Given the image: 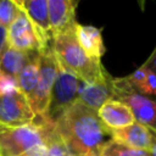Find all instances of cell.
Segmentation results:
<instances>
[{
	"label": "cell",
	"instance_id": "7c38bea8",
	"mask_svg": "<svg viewBox=\"0 0 156 156\" xmlns=\"http://www.w3.org/2000/svg\"><path fill=\"white\" fill-rule=\"evenodd\" d=\"M98 116L108 130H117L135 122L130 108L118 100H108L99 110Z\"/></svg>",
	"mask_w": 156,
	"mask_h": 156
},
{
	"label": "cell",
	"instance_id": "277c9868",
	"mask_svg": "<svg viewBox=\"0 0 156 156\" xmlns=\"http://www.w3.org/2000/svg\"><path fill=\"white\" fill-rule=\"evenodd\" d=\"M58 65L55 60L52 48L40 51L39 60V77L34 93L28 99L32 111L39 118H44L48 113L52 87L57 76Z\"/></svg>",
	"mask_w": 156,
	"mask_h": 156
},
{
	"label": "cell",
	"instance_id": "ffe728a7",
	"mask_svg": "<svg viewBox=\"0 0 156 156\" xmlns=\"http://www.w3.org/2000/svg\"><path fill=\"white\" fill-rule=\"evenodd\" d=\"M18 90L16 78L0 71V99Z\"/></svg>",
	"mask_w": 156,
	"mask_h": 156
},
{
	"label": "cell",
	"instance_id": "44dd1931",
	"mask_svg": "<svg viewBox=\"0 0 156 156\" xmlns=\"http://www.w3.org/2000/svg\"><path fill=\"white\" fill-rule=\"evenodd\" d=\"M140 94L143 95H154L156 96V74L151 71H147L145 82L141 87V89L139 90Z\"/></svg>",
	"mask_w": 156,
	"mask_h": 156
},
{
	"label": "cell",
	"instance_id": "8992f818",
	"mask_svg": "<svg viewBox=\"0 0 156 156\" xmlns=\"http://www.w3.org/2000/svg\"><path fill=\"white\" fill-rule=\"evenodd\" d=\"M79 79L72 73L58 66L57 76L52 87L48 113L44 118L55 123V121L76 101H78Z\"/></svg>",
	"mask_w": 156,
	"mask_h": 156
},
{
	"label": "cell",
	"instance_id": "d6986e66",
	"mask_svg": "<svg viewBox=\"0 0 156 156\" xmlns=\"http://www.w3.org/2000/svg\"><path fill=\"white\" fill-rule=\"evenodd\" d=\"M46 146H48L46 156H67L71 154L68 151L67 146L65 145V143L58 136L56 129H55L54 134L49 138V140L46 141Z\"/></svg>",
	"mask_w": 156,
	"mask_h": 156
},
{
	"label": "cell",
	"instance_id": "7a4b0ae2",
	"mask_svg": "<svg viewBox=\"0 0 156 156\" xmlns=\"http://www.w3.org/2000/svg\"><path fill=\"white\" fill-rule=\"evenodd\" d=\"M52 52L57 65L79 80L94 83L107 72L101 61L90 58L77 41L74 29L52 37Z\"/></svg>",
	"mask_w": 156,
	"mask_h": 156
},
{
	"label": "cell",
	"instance_id": "d4e9b609",
	"mask_svg": "<svg viewBox=\"0 0 156 156\" xmlns=\"http://www.w3.org/2000/svg\"><path fill=\"white\" fill-rule=\"evenodd\" d=\"M5 129H6V128H5L4 126H1V124H0V132H2V130H5Z\"/></svg>",
	"mask_w": 156,
	"mask_h": 156
},
{
	"label": "cell",
	"instance_id": "5bb4252c",
	"mask_svg": "<svg viewBox=\"0 0 156 156\" xmlns=\"http://www.w3.org/2000/svg\"><path fill=\"white\" fill-rule=\"evenodd\" d=\"M74 35L80 48L90 58L101 61V57L105 54V45L100 29L94 26L77 23L74 27Z\"/></svg>",
	"mask_w": 156,
	"mask_h": 156
},
{
	"label": "cell",
	"instance_id": "ba28073f",
	"mask_svg": "<svg viewBox=\"0 0 156 156\" xmlns=\"http://www.w3.org/2000/svg\"><path fill=\"white\" fill-rule=\"evenodd\" d=\"M35 118L27 98L18 90L0 99V124L5 128L29 124Z\"/></svg>",
	"mask_w": 156,
	"mask_h": 156
},
{
	"label": "cell",
	"instance_id": "30bf717a",
	"mask_svg": "<svg viewBox=\"0 0 156 156\" xmlns=\"http://www.w3.org/2000/svg\"><path fill=\"white\" fill-rule=\"evenodd\" d=\"M112 79L113 78L108 73H106L101 79L94 83H85L79 80L78 101L98 111L105 102L113 99Z\"/></svg>",
	"mask_w": 156,
	"mask_h": 156
},
{
	"label": "cell",
	"instance_id": "5b68a950",
	"mask_svg": "<svg viewBox=\"0 0 156 156\" xmlns=\"http://www.w3.org/2000/svg\"><path fill=\"white\" fill-rule=\"evenodd\" d=\"M112 87L113 99L127 105L136 122L147 127H156V99L154 100L140 94L127 82L124 77L113 78Z\"/></svg>",
	"mask_w": 156,
	"mask_h": 156
},
{
	"label": "cell",
	"instance_id": "603a6c76",
	"mask_svg": "<svg viewBox=\"0 0 156 156\" xmlns=\"http://www.w3.org/2000/svg\"><path fill=\"white\" fill-rule=\"evenodd\" d=\"M150 133H151V145L149 149V154L150 156H156V130L152 127H149Z\"/></svg>",
	"mask_w": 156,
	"mask_h": 156
},
{
	"label": "cell",
	"instance_id": "9a60e30c",
	"mask_svg": "<svg viewBox=\"0 0 156 156\" xmlns=\"http://www.w3.org/2000/svg\"><path fill=\"white\" fill-rule=\"evenodd\" d=\"M35 52H39V51H30V52L21 51L6 44L5 49L0 55V71L16 78Z\"/></svg>",
	"mask_w": 156,
	"mask_h": 156
},
{
	"label": "cell",
	"instance_id": "83f0119b",
	"mask_svg": "<svg viewBox=\"0 0 156 156\" xmlns=\"http://www.w3.org/2000/svg\"><path fill=\"white\" fill-rule=\"evenodd\" d=\"M152 128H155V130H156V127H152Z\"/></svg>",
	"mask_w": 156,
	"mask_h": 156
},
{
	"label": "cell",
	"instance_id": "2e32d148",
	"mask_svg": "<svg viewBox=\"0 0 156 156\" xmlns=\"http://www.w3.org/2000/svg\"><path fill=\"white\" fill-rule=\"evenodd\" d=\"M39 60H40V52H35L33 57L28 61V63L22 68V71L16 77L18 91L22 93L27 100L32 96V94L35 90L38 77H39Z\"/></svg>",
	"mask_w": 156,
	"mask_h": 156
},
{
	"label": "cell",
	"instance_id": "4fadbf2b",
	"mask_svg": "<svg viewBox=\"0 0 156 156\" xmlns=\"http://www.w3.org/2000/svg\"><path fill=\"white\" fill-rule=\"evenodd\" d=\"M111 139L129 147L149 151L151 145V133L147 126H144L139 122L124 127L117 130H110Z\"/></svg>",
	"mask_w": 156,
	"mask_h": 156
},
{
	"label": "cell",
	"instance_id": "3957f363",
	"mask_svg": "<svg viewBox=\"0 0 156 156\" xmlns=\"http://www.w3.org/2000/svg\"><path fill=\"white\" fill-rule=\"evenodd\" d=\"M55 132V123L39 118L33 123L0 132V156H21L32 147L46 143Z\"/></svg>",
	"mask_w": 156,
	"mask_h": 156
},
{
	"label": "cell",
	"instance_id": "52a82bcc",
	"mask_svg": "<svg viewBox=\"0 0 156 156\" xmlns=\"http://www.w3.org/2000/svg\"><path fill=\"white\" fill-rule=\"evenodd\" d=\"M15 2L29 20L38 39L40 51L51 48L52 34L49 22L48 0H15Z\"/></svg>",
	"mask_w": 156,
	"mask_h": 156
},
{
	"label": "cell",
	"instance_id": "8fae6325",
	"mask_svg": "<svg viewBox=\"0 0 156 156\" xmlns=\"http://www.w3.org/2000/svg\"><path fill=\"white\" fill-rule=\"evenodd\" d=\"M78 1L73 0H48L49 22L52 37L74 29L76 7Z\"/></svg>",
	"mask_w": 156,
	"mask_h": 156
},
{
	"label": "cell",
	"instance_id": "cb8c5ba5",
	"mask_svg": "<svg viewBox=\"0 0 156 156\" xmlns=\"http://www.w3.org/2000/svg\"><path fill=\"white\" fill-rule=\"evenodd\" d=\"M6 46V28L0 26V55Z\"/></svg>",
	"mask_w": 156,
	"mask_h": 156
},
{
	"label": "cell",
	"instance_id": "ac0fdd59",
	"mask_svg": "<svg viewBox=\"0 0 156 156\" xmlns=\"http://www.w3.org/2000/svg\"><path fill=\"white\" fill-rule=\"evenodd\" d=\"M20 7L12 0H0V26L7 28L17 17Z\"/></svg>",
	"mask_w": 156,
	"mask_h": 156
},
{
	"label": "cell",
	"instance_id": "4316f807",
	"mask_svg": "<svg viewBox=\"0 0 156 156\" xmlns=\"http://www.w3.org/2000/svg\"><path fill=\"white\" fill-rule=\"evenodd\" d=\"M21 156H26V155H24V154H23V155H21Z\"/></svg>",
	"mask_w": 156,
	"mask_h": 156
},
{
	"label": "cell",
	"instance_id": "6da1fadb",
	"mask_svg": "<svg viewBox=\"0 0 156 156\" xmlns=\"http://www.w3.org/2000/svg\"><path fill=\"white\" fill-rule=\"evenodd\" d=\"M55 129L68 151L76 156H99L102 145L111 139L98 111L76 101L56 121Z\"/></svg>",
	"mask_w": 156,
	"mask_h": 156
},
{
	"label": "cell",
	"instance_id": "7402d4cb",
	"mask_svg": "<svg viewBox=\"0 0 156 156\" xmlns=\"http://www.w3.org/2000/svg\"><path fill=\"white\" fill-rule=\"evenodd\" d=\"M143 66L156 74V46H155L154 51L151 52V55L147 57V60L143 63Z\"/></svg>",
	"mask_w": 156,
	"mask_h": 156
},
{
	"label": "cell",
	"instance_id": "484cf974",
	"mask_svg": "<svg viewBox=\"0 0 156 156\" xmlns=\"http://www.w3.org/2000/svg\"><path fill=\"white\" fill-rule=\"evenodd\" d=\"M67 156H76V155H73V154H69V155H67Z\"/></svg>",
	"mask_w": 156,
	"mask_h": 156
},
{
	"label": "cell",
	"instance_id": "9c48e42d",
	"mask_svg": "<svg viewBox=\"0 0 156 156\" xmlns=\"http://www.w3.org/2000/svg\"><path fill=\"white\" fill-rule=\"evenodd\" d=\"M6 44L16 50L27 52H40V46L32 28V24L21 9L17 17L6 28Z\"/></svg>",
	"mask_w": 156,
	"mask_h": 156
},
{
	"label": "cell",
	"instance_id": "e0dca14e",
	"mask_svg": "<svg viewBox=\"0 0 156 156\" xmlns=\"http://www.w3.org/2000/svg\"><path fill=\"white\" fill-rule=\"evenodd\" d=\"M99 156H150V154L149 151L129 147L115 141L113 139H110L102 145Z\"/></svg>",
	"mask_w": 156,
	"mask_h": 156
}]
</instances>
